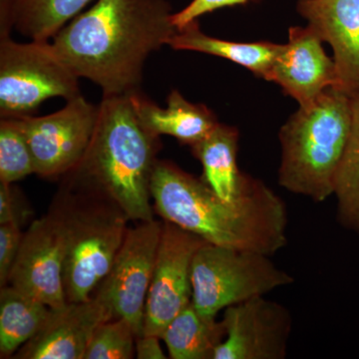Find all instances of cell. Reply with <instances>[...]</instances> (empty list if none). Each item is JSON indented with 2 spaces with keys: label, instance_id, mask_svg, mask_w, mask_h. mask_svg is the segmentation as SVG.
I'll return each mask as SVG.
<instances>
[{
  "label": "cell",
  "instance_id": "26",
  "mask_svg": "<svg viewBox=\"0 0 359 359\" xmlns=\"http://www.w3.org/2000/svg\"><path fill=\"white\" fill-rule=\"evenodd\" d=\"M22 226L18 224H0V287L8 285L9 276L15 263L21 242H22Z\"/></svg>",
  "mask_w": 359,
  "mask_h": 359
},
{
  "label": "cell",
  "instance_id": "16",
  "mask_svg": "<svg viewBox=\"0 0 359 359\" xmlns=\"http://www.w3.org/2000/svg\"><path fill=\"white\" fill-rule=\"evenodd\" d=\"M131 98L139 119L148 131L156 136H172L190 148L219 123L207 106L189 102L177 90L168 96L166 108L160 107L140 91L132 93Z\"/></svg>",
  "mask_w": 359,
  "mask_h": 359
},
{
  "label": "cell",
  "instance_id": "10",
  "mask_svg": "<svg viewBox=\"0 0 359 359\" xmlns=\"http://www.w3.org/2000/svg\"><path fill=\"white\" fill-rule=\"evenodd\" d=\"M204 238L163 221L152 282L146 301L143 334L161 337L165 328L192 302V263Z\"/></svg>",
  "mask_w": 359,
  "mask_h": 359
},
{
  "label": "cell",
  "instance_id": "13",
  "mask_svg": "<svg viewBox=\"0 0 359 359\" xmlns=\"http://www.w3.org/2000/svg\"><path fill=\"white\" fill-rule=\"evenodd\" d=\"M323 39L311 26L290 27L289 43L283 44L268 81L282 87L299 106L313 102L330 87H337V67L323 48Z\"/></svg>",
  "mask_w": 359,
  "mask_h": 359
},
{
  "label": "cell",
  "instance_id": "5",
  "mask_svg": "<svg viewBox=\"0 0 359 359\" xmlns=\"http://www.w3.org/2000/svg\"><path fill=\"white\" fill-rule=\"evenodd\" d=\"M50 209L65 241L66 299L88 301L109 273L128 231L129 217L112 200L65 181Z\"/></svg>",
  "mask_w": 359,
  "mask_h": 359
},
{
  "label": "cell",
  "instance_id": "8",
  "mask_svg": "<svg viewBox=\"0 0 359 359\" xmlns=\"http://www.w3.org/2000/svg\"><path fill=\"white\" fill-rule=\"evenodd\" d=\"M163 222H138L129 228L109 273L93 297L110 309L113 318L131 323L137 337L143 334L146 301L152 282Z\"/></svg>",
  "mask_w": 359,
  "mask_h": 359
},
{
  "label": "cell",
  "instance_id": "3",
  "mask_svg": "<svg viewBox=\"0 0 359 359\" xmlns=\"http://www.w3.org/2000/svg\"><path fill=\"white\" fill-rule=\"evenodd\" d=\"M161 147L160 137L139 119L131 94L103 96L86 153L61 180L112 200L130 221H152L151 181Z\"/></svg>",
  "mask_w": 359,
  "mask_h": 359
},
{
  "label": "cell",
  "instance_id": "6",
  "mask_svg": "<svg viewBox=\"0 0 359 359\" xmlns=\"http://www.w3.org/2000/svg\"><path fill=\"white\" fill-rule=\"evenodd\" d=\"M192 302L201 313L219 311L294 283L269 256L205 243L192 263Z\"/></svg>",
  "mask_w": 359,
  "mask_h": 359
},
{
  "label": "cell",
  "instance_id": "24",
  "mask_svg": "<svg viewBox=\"0 0 359 359\" xmlns=\"http://www.w3.org/2000/svg\"><path fill=\"white\" fill-rule=\"evenodd\" d=\"M137 334L125 318L104 321L90 340L84 359H132L136 358Z\"/></svg>",
  "mask_w": 359,
  "mask_h": 359
},
{
  "label": "cell",
  "instance_id": "2",
  "mask_svg": "<svg viewBox=\"0 0 359 359\" xmlns=\"http://www.w3.org/2000/svg\"><path fill=\"white\" fill-rule=\"evenodd\" d=\"M155 214L210 244L273 256L287 244L285 203L248 177L237 199L224 200L202 177L158 159L151 181Z\"/></svg>",
  "mask_w": 359,
  "mask_h": 359
},
{
  "label": "cell",
  "instance_id": "9",
  "mask_svg": "<svg viewBox=\"0 0 359 359\" xmlns=\"http://www.w3.org/2000/svg\"><path fill=\"white\" fill-rule=\"evenodd\" d=\"M99 106L79 95L57 112L20 118L34 160L35 174L61 179L82 160L98 119Z\"/></svg>",
  "mask_w": 359,
  "mask_h": 359
},
{
  "label": "cell",
  "instance_id": "1",
  "mask_svg": "<svg viewBox=\"0 0 359 359\" xmlns=\"http://www.w3.org/2000/svg\"><path fill=\"white\" fill-rule=\"evenodd\" d=\"M167 0H97L52 39L74 74L103 96L140 91L144 65L178 32Z\"/></svg>",
  "mask_w": 359,
  "mask_h": 359
},
{
  "label": "cell",
  "instance_id": "14",
  "mask_svg": "<svg viewBox=\"0 0 359 359\" xmlns=\"http://www.w3.org/2000/svg\"><path fill=\"white\" fill-rule=\"evenodd\" d=\"M102 299L68 302L65 308L52 309L43 327L14 354L18 359H84L96 328L112 320Z\"/></svg>",
  "mask_w": 359,
  "mask_h": 359
},
{
  "label": "cell",
  "instance_id": "28",
  "mask_svg": "<svg viewBox=\"0 0 359 359\" xmlns=\"http://www.w3.org/2000/svg\"><path fill=\"white\" fill-rule=\"evenodd\" d=\"M160 337L153 334H142L136 339V358L166 359L160 344Z\"/></svg>",
  "mask_w": 359,
  "mask_h": 359
},
{
  "label": "cell",
  "instance_id": "25",
  "mask_svg": "<svg viewBox=\"0 0 359 359\" xmlns=\"http://www.w3.org/2000/svg\"><path fill=\"white\" fill-rule=\"evenodd\" d=\"M32 215L22 193L13 184L0 181V224L14 223L22 226Z\"/></svg>",
  "mask_w": 359,
  "mask_h": 359
},
{
  "label": "cell",
  "instance_id": "11",
  "mask_svg": "<svg viewBox=\"0 0 359 359\" xmlns=\"http://www.w3.org/2000/svg\"><path fill=\"white\" fill-rule=\"evenodd\" d=\"M224 341L212 359H285L292 318L280 302L252 297L224 309Z\"/></svg>",
  "mask_w": 359,
  "mask_h": 359
},
{
  "label": "cell",
  "instance_id": "27",
  "mask_svg": "<svg viewBox=\"0 0 359 359\" xmlns=\"http://www.w3.org/2000/svg\"><path fill=\"white\" fill-rule=\"evenodd\" d=\"M250 1L255 0H193L185 8L173 13L172 20L180 30L192 21L198 20L204 14L214 13L224 7L245 6Z\"/></svg>",
  "mask_w": 359,
  "mask_h": 359
},
{
  "label": "cell",
  "instance_id": "22",
  "mask_svg": "<svg viewBox=\"0 0 359 359\" xmlns=\"http://www.w3.org/2000/svg\"><path fill=\"white\" fill-rule=\"evenodd\" d=\"M337 219L359 235V96L353 98V127L334 180Z\"/></svg>",
  "mask_w": 359,
  "mask_h": 359
},
{
  "label": "cell",
  "instance_id": "23",
  "mask_svg": "<svg viewBox=\"0 0 359 359\" xmlns=\"http://www.w3.org/2000/svg\"><path fill=\"white\" fill-rule=\"evenodd\" d=\"M35 174L34 160L20 118L0 121V181L13 184Z\"/></svg>",
  "mask_w": 359,
  "mask_h": 359
},
{
  "label": "cell",
  "instance_id": "7",
  "mask_svg": "<svg viewBox=\"0 0 359 359\" xmlns=\"http://www.w3.org/2000/svg\"><path fill=\"white\" fill-rule=\"evenodd\" d=\"M79 79L59 57L49 41H14L9 35L0 42V116H33L44 101H66L81 95Z\"/></svg>",
  "mask_w": 359,
  "mask_h": 359
},
{
  "label": "cell",
  "instance_id": "12",
  "mask_svg": "<svg viewBox=\"0 0 359 359\" xmlns=\"http://www.w3.org/2000/svg\"><path fill=\"white\" fill-rule=\"evenodd\" d=\"M65 241L55 212L49 209L25 231L8 285L53 309L65 308Z\"/></svg>",
  "mask_w": 359,
  "mask_h": 359
},
{
  "label": "cell",
  "instance_id": "4",
  "mask_svg": "<svg viewBox=\"0 0 359 359\" xmlns=\"http://www.w3.org/2000/svg\"><path fill=\"white\" fill-rule=\"evenodd\" d=\"M351 127L353 98L337 87L299 106L280 132V185L316 203L334 195Z\"/></svg>",
  "mask_w": 359,
  "mask_h": 359
},
{
  "label": "cell",
  "instance_id": "15",
  "mask_svg": "<svg viewBox=\"0 0 359 359\" xmlns=\"http://www.w3.org/2000/svg\"><path fill=\"white\" fill-rule=\"evenodd\" d=\"M297 13L334 49L339 85L359 96V0H299Z\"/></svg>",
  "mask_w": 359,
  "mask_h": 359
},
{
  "label": "cell",
  "instance_id": "21",
  "mask_svg": "<svg viewBox=\"0 0 359 359\" xmlns=\"http://www.w3.org/2000/svg\"><path fill=\"white\" fill-rule=\"evenodd\" d=\"M52 309L13 285L0 290V358H13L43 327Z\"/></svg>",
  "mask_w": 359,
  "mask_h": 359
},
{
  "label": "cell",
  "instance_id": "19",
  "mask_svg": "<svg viewBox=\"0 0 359 359\" xmlns=\"http://www.w3.org/2000/svg\"><path fill=\"white\" fill-rule=\"evenodd\" d=\"M174 50H189L228 59L268 80L269 72L283 44L269 41L238 43L208 36L201 30L198 20L178 30L169 42Z\"/></svg>",
  "mask_w": 359,
  "mask_h": 359
},
{
  "label": "cell",
  "instance_id": "20",
  "mask_svg": "<svg viewBox=\"0 0 359 359\" xmlns=\"http://www.w3.org/2000/svg\"><path fill=\"white\" fill-rule=\"evenodd\" d=\"M226 337L223 321L200 313L191 302L170 321L160 339L170 358L212 359Z\"/></svg>",
  "mask_w": 359,
  "mask_h": 359
},
{
  "label": "cell",
  "instance_id": "17",
  "mask_svg": "<svg viewBox=\"0 0 359 359\" xmlns=\"http://www.w3.org/2000/svg\"><path fill=\"white\" fill-rule=\"evenodd\" d=\"M93 0H1V36L11 28L23 36L49 41Z\"/></svg>",
  "mask_w": 359,
  "mask_h": 359
},
{
  "label": "cell",
  "instance_id": "18",
  "mask_svg": "<svg viewBox=\"0 0 359 359\" xmlns=\"http://www.w3.org/2000/svg\"><path fill=\"white\" fill-rule=\"evenodd\" d=\"M238 131L219 123L199 143L191 147L203 167L202 178L224 200L237 199L249 175L238 166Z\"/></svg>",
  "mask_w": 359,
  "mask_h": 359
}]
</instances>
